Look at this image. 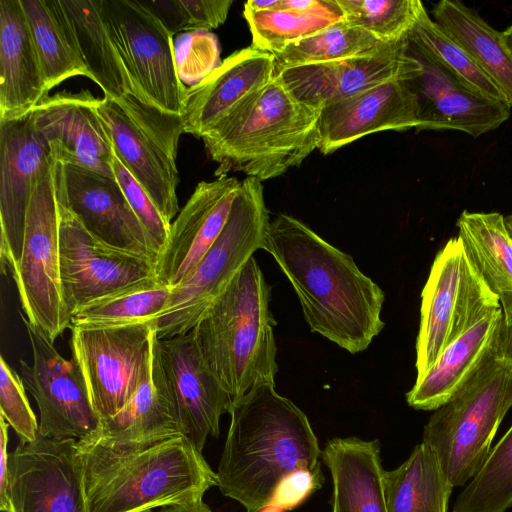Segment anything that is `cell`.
Returning <instances> with one entry per match:
<instances>
[{"instance_id": "obj_1", "label": "cell", "mask_w": 512, "mask_h": 512, "mask_svg": "<svg viewBox=\"0 0 512 512\" xmlns=\"http://www.w3.org/2000/svg\"><path fill=\"white\" fill-rule=\"evenodd\" d=\"M262 249L290 281L312 332L351 354L366 350L383 330V290L339 250L299 219L278 214Z\"/></svg>"}, {"instance_id": "obj_2", "label": "cell", "mask_w": 512, "mask_h": 512, "mask_svg": "<svg viewBox=\"0 0 512 512\" xmlns=\"http://www.w3.org/2000/svg\"><path fill=\"white\" fill-rule=\"evenodd\" d=\"M229 414L217 486L247 512L267 508L296 474L322 476V451L308 417L275 385L253 388L233 401Z\"/></svg>"}, {"instance_id": "obj_3", "label": "cell", "mask_w": 512, "mask_h": 512, "mask_svg": "<svg viewBox=\"0 0 512 512\" xmlns=\"http://www.w3.org/2000/svg\"><path fill=\"white\" fill-rule=\"evenodd\" d=\"M88 512H143L203 498L217 474L190 441L176 435L146 446L77 440Z\"/></svg>"}, {"instance_id": "obj_4", "label": "cell", "mask_w": 512, "mask_h": 512, "mask_svg": "<svg viewBox=\"0 0 512 512\" xmlns=\"http://www.w3.org/2000/svg\"><path fill=\"white\" fill-rule=\"evenodd\" d=\"M321 110L298 101L275 76L202 137L215 175L259 181L299 166L319 147Z\"/></svg>"}, {"instance_id": "obj_5", "label": "cell", "mask_w": 512, "mask_h": 512, "mask_svg": "<svg viewBox=\"0 0 512 512\" xmlns=\"http://www.w3.org/2000/svg\"><path fill=\"white\" fill-rule=\"evenodd\" d=\"M271 287L251 257L207 309L193 332L212 373L234 400L278 371Z\"/></svg>"}, {"instance_id": "obj_6", "label": "cell", "mask_w": 512, "mask_h": 512, "mask_svg": "<svg viewBox=\"0 0 512 512\" xmlns=\"http://www.w3.org/2000/svg\"><path fill=\"white\" fill-rule=\"evenodd\" d=\"M269 223L263 185L256 178L246 177L219 237L181 282L170 289L165 307L152 320L158 339L194 329L254 252L262 249Z\"/></svg>"}, {"instance_id": "obj_7", "label": "cell", "mask_w": 512, "mask_h": 512, "mask_svg": "<svg viewBox=\"0 0 512 512\" xmlns=\"http://www.w3.org/2000/svg\"><path fill=\"white\" fill-rule=\"evenodd\" d=\"M511 406L512 371L496 361L493 350L475 375L434 410L422 442L433 450L453 488L480 470Z\"/></svg>"}, {"instance_id": "obj_8", "label": "cell", "mask_w": 512, "mask_h": 512, "mask_svg": "<svg viewBox=\"0 0 512 512\" xmlns=\"http://www.w3.org/2000/svg\"><path fill=\"white\" fill-rule=\"evenodd\" d=\"M499 308V298L481 278L461 240L458 236L449 239L435 256L421 293L417 377L426 373L451 343Z\"/></svg>"}, {"instance_id": "obj_9", "label": "cell", "mask_w": 512, "mask_h": 512, "mask_svg": "<svg viewBox=\"0 0 512 512\" xmlns=\"http://www.w3.org/2000/svg\"><path fill=\"white\" fill-rule=\"evenodd\" d=\"M13 280L26 319L54 344L56 338L71 327V317L61 288L53 156L37 177L27 212L20 265Z\"/></svg>"}, {"instance_id": "obj_10", "label": "cell", "mask_w": 512, "mask_h": 512, "mask_svg": "<svg viewBox=\"0 0 512 512\" xmlns=\"http://www.w3.org/2000/svg\"><path fill=\"white\" fill-rule=\"evenodd\" d=\"M153 321L124 326L71 327L72 358L101 420L117 414L150 372Z\"/></svg>"}, {"instance_id": "obj_11", "label": "cell", "mask_w": 512, "mask_h": 512, "mask_svg": "<svg viewBox=\"0 0 512 512\" xmlns=\"http://www.w3.org/2000/svg\"><path fill=\"white\" fill-rule=\"evenodd\" d=\"M106 31L137 89L162 111L181 116L187 87L180 81L173 35L140 0H98Z\"/></svg>"}, {"instance_id": "obj_12", "label": "cell", "mask_w": 512, "mask_h": 512, "mask_svg": "<svg viewBox=\"0 0 512 512\" xmlns=\"http://www.w3.org/2000/svg\"><path fill=\"white\" fill-rule=\"evenodd\" d=\"M152 375L167 400L180 434L202 452L219 435L220 418L233 399L208 367L193 330L153 341Z\"/></svg>"}, {"instance_id": "obj_13", "label": "cell", "mask_w": 512, "mask_h": 512, "mask_svg": "<svg viewBox=\"0 0 512 512\" xmlns=\"http://www.w3.org/2000/svg\"><path fill=\"white\" fill-rule=\"evenodd\" d=\"M61 3L90 79L144 133L177 157L179 139L185 133L181 116L162 111L137 89L106 31L98 0H61Z\"/></svg>"}, {"instance_id": "obj_14", "label": "cell", "mask_w": 512, "mask_h": 512, "mask_svg": "<svg viewBox=\"0 0 512 512\" xmlns=\"http://www.w3.org/2000/svg\"><path fill=\"white\" fill-rule=\"evenodd\" d=\"M58 212L61 288L70 317L94 299L156 277L153 260L102 242L59 202Z\"/></svg>"}, {"instance_id": "obj_15", "label": "cell", "mask_w": 512, "mask_h": 512, "mask_svg": "<svg viewBox=\"0 0 512 512\" xmlns=\"http://www.w3.org/2000/svg\"><path fill=\"white\" fill-rule=\"evenodd\" d=\"M8 499V512H88L77 439L19 441L9 453Z\"/></svg>"}, {"instance_id": "obj_16", "label": "cell", "mask_w": 512, "mask_h": 512, "mask_svg": "<svg viewBox=\"0 0 512 512\" xmlns=\"http://www.w3.org/2000/svg\"><path fill=\"white\" fill-rule=\"evenodd\" d=\"M32 347L33 364L20 360L23 384L39 412V434L48 438L83 439L99 431L82 373L72 358L64 359L54 344L20 313Z\"/></svg>"}, {"instance_id": "obj_17", "label": "cell", "mask_w": 512, "mask_h": 512, "mask_svg": "<svg viewBox=\"0 0 512 512\" xmlns=\"http://www.w3.org/2000/svg\"><path fill=\"white\" fill-rule=\"evenodd\" d=\"M52 156L32 111L0 121V259L4 274L18 272L27 212L37 177Z\"/></svg>"}, {"instance_id": "obj_18", "label": "cell", "mask_w": 512, "mask_h": 512, "mask_svg": "<svg viewBox=\"0 0 512 512\" xmlns=\"http://www.w3.org/2000/svg\"><path fill=\"white\" fill-rule=\"evenodd\" d=\"M55 180L58 202L88 232L112 247L157 262L158 251L114 176L55 161Z\"/></svg>"}, {"instance_id": "obj_19", "label": "cell", "mask_w": 512, "mask_h": 512, "mask_svg": "<svg viewBox=\"0 0 512 512\" xmlns=\"http://www.w3.org/2000/svg\"><path fill=\"white\" fill-rule=\"evenodd\" d=\"M419 68L407 37L376 51L341 60L277 69L276 77L300 102L315 109L350 97Z\"/></svg>"}, {"instance_id": "obj_20", "label": "cell", "mask_w": 512, "mask_h": 512, "mask_svg": "<svg viewBox=\"0 0 512 512\" xmlns=\"http://www.w3.org/2000/svg\"><path fill=\"white\" fill-rule=\"evenodd\" d=\"M408 51L419 64L406 77L418 101L417 132L456 130L477 138L509 119L511 106L506 102L490 99L463 85L409 39Z\"/></svg>"}, {"instance_id": "obj_21", "label": "cell", "mask_w": 512, "mask_h": 512, "mask_svg": "<svg viewBox=\"0 0 512 512\" xmlns=\"http://www.w3.org/2000/svg\"><path fill=\"white\" fill-rule=\"evenodd\" d=\"M240 186L241 181L228 176L197 184L171 223L158 255L155 274L159 282L176 286L201 260L222 232Z\"/></svg>"}, {"instance_id": "obj_22", "label": "cell", "mask_w": 512, "mask_h": 512, "mask_svg": "<svg viewBox=\"0 0 512 512\" xmlns=\"http://www.w3.org/2000/svg\"><path fill=\"white\" fill-rule=\"evenodd\" d=\"M407 76L325 106L319 118L318 149L329 154L372 133L416 130L420 124L419 106Z\"/></svg>"}, {"instance_id": "obj_23", "label": "cell", "mask_w": 512, "mask_h": 512, "mask_svg": "<svg viewBox=\"0 0 512 512\" xmlns=\"http://www.w3.org/2000/svg\"><path fill=\"white\" fill-rule=\"evenodd\" d=\"M89 90L46 96L32 111L55 161L114 176L113 149Z\"/></svg>"}, {"instance_id": "obj_24", "label": "cell", "mask_w": 512, "mask_h": 512, "mask_svg": "<svg viewBox=\"0 0 512 512\" xmlns=\"http://www.w3.org/2000/svg\"><path fill=\"white\" fill-rule=\"evenodd\" d=\"M274 55L253 47L232 53L196 86L187 88L185 133L201 138L276 76Z\"/></svg>"}, {"instance_id": "obj_25", "label": "cell", "mask_w": 512, "mask_h": 512, "mask_svg": "<svg viewBox=\"0 0 512 512\" xmlns=\"http://www.w3.org/2000/svg\"><path fill=\"white\" fill-rule=\"evenodd\" d=\"M96 111L114 155L150 196L171 224L179 210L176 158L144 133L113 100L98 99Z\"/></svg>"}, {"instance_id": "obj_26", "label": "cell", "mask_w": 512, "mask_h": 512, "mask_svg": "<svg viewBox=\"0 0 512 512\" xmlns=\"http://www.w3.org/2000/svg\"><path fill=\"white\" fill-rule=\"evenodd\" d=\"M47 88L21 0H0V121L22 117Z\"/></svg>"}, {"instance_id": "obj_27", "label": "cell", "mask_w": 512, "mask_h": 512, "mask_svg": "<svg viewBox=\"0 0 512 512\" xmlns=\"http://www.w3.org/2000/svg\"><path fill=\"white\" fill-rule=\"evenodd\" d=\"M501 319L502 307L451 343L433 366L416 378L406 394L409 406L435 410L457 393L493 352Z\"/></svg>"}, {"instance_id": "obj_28", "label": "cell", "mask_w": 512, "mask_h": 512, "mask_svg": "<svg viewBox=\"0 0 512 512\" xmlns=\"http://www.w3.org/2000/svg\"><path fill=\"white\" fill-rule=\"evenodd\" d=\"M321 459L333 484V512H387L378 440L333 438Z\"/></svg>"}, {"instance_id": "obj_29", "label": "cell", "mask_w": 512, "mask_h": 512, "mask_svg": "<svg viewBox=\"0 0 512 512\" xmlns=\"http://www.w3.org/2000/svg\"><path fill=\"white\" fill-rule=\"evenodd\" d=\"M433 20L473 59L512 106V50L503 32L458 0H441Z\"/></svg>"}, {"instance_id": "obj_30", "label": "cell", "mask_w": 512, "mask_h": 512, "mask_svg": "<svg viewBox=\"0 0 512 512\" xmlns=\"http://www.w3.org/2000/svg\"><path fill=\"white\" fill-rule=\"evenodd\" d=\"M456 225L470 261L501 307L512 305V238L504 216L465 210Z\"/></svg>"}, {"instance_id": "obj_31", "label": "cell", "mask_w": 512, "mask_h": 512, "mask_svg": "<svg viewBox=\"0 0 512 512\" xmlns=\"http://www.w3.org/2000/svg\"><path fill=\"white\" fill-rule=\"evenodd\" d=\"M47 91L73 76L90 79L61 0H21Z\"/></svg>"}, {"instance_id": "obj_32", "label": "cell", "mask_w": 512, "mask_h": 512, "mask_svg": "<svg viewBox=\"0 0 512 512\" xmlns=\"http://www.w3.org/2000/svg\"><path fill=\"white\" fill-rule=\"evenodd\" d=\"M176 435H181L178 425L151 368L124 408L101 420L99 431L88 437L111 446L138 447Z\"/></svg>"}, {"instance_id": "obj_33", "label": "cell", "mask_w": 512, "mask_h": 512, "mask_svg": "<svg viewBox=\"0 0 512 512\" xmlns=\"http://www.w3.org/2000/svg\"><path fill=\"white\" fill-rule=\"evenodd\" d=\"M452 489L424 442L399 467L383 474L387 512H447Z\"/></svg>"}, {"instance_id": "obj_34", "label": "cell", "mask_w": 512, "mask_h": 512, "mask_svg": "<svg viewBox=\"0 0 512 512\" xmlns=\"http://www.w3.org/2000/svg\"><path fill=\"white\" fill-rule=\"evenodd\" d=\"M170 289L156 277L135 283L79 307L71 317V327H114L152 321L165 307Z\"/></svg>"}, {"instance_id": "obj_35", "label": "cell", "mask_w": 512, "mask_h": 512, "mask_svg": "<svg viewBox=\"0 0 512 512\" xmlns=\"http://www.w3.org/2000/svg\"><path fill=\"white\" fill-rule=\"evenodd\" d=\"M390 43V42H389ZM377 37L345 21L336 22L303 38L275 55L277 69L341 60L367 54L383 47Z\"/></svg>"}, {"instance_id": "obj_36", "label": "cell", "mask_w": 512, "mask_h": 512, "mask_svg": "<svg viewBox=\"0 0 512 512\" xmlns=\"http://www.w3.org/2000/svg\"><path fill=\"white\" fill-rule=\"evenodd\" d=\"M408 39L463 85L490 99L506 102L494 83L469 54L428 15L425 8L409 32Z\"/></svg>"}, {"instance_id": "obj_37", "label": "cell", "mask_w": 512, "mask_h": 512, "mask_svg": "<svg viewBox=\"0 0 512 512\" xmlns=\"http://www.w3.org/2000/svg\"><path fill=\"white\" fill-rule=\"evenodd\" d=\"M512 506V426L459 494L453 512H506Z\"/></svg>"}, {"instance_id": "obj_38", "label": "cell", "mask_w": 512, "mask_h": 512, "mask_svg": "<svg viewBox=\"0 0 512 512\" xmlns=\"http://www.w3.org/2000/svg\"><path fill=\"white\" fill-rule=\"evenodd\" d=\"M344 21L385 43L406 38L425 8L420 0H337Z\"/></svg>"}, {"instance_id": "obj_39", "label": "cell", "mask_w": 512, "mask_h": 512, "mask_svg": "<svg viewBox=\"0 0 512 512\" xmlns=\"http://www.w3.org/2000/svg\"><path fill=\"white\" fill-rule=\"evenodd\" d=\"M252 45L256 50L277 55L289 45L311 36L336 21L286 10L244 8Z\"/></svg>"}, {"instance_id": "obj_40", "label": "cell", "mask_w": 512, "mask_h": 512, "mask_svg": "<svg viewBox=\"0 0 512 512\" xmlns=\"http://www.w3.org/2000/svg\"><path fill=\"white\" fill-rule=\"evenodd\" d=\"M173 53L178 77L188 88L199 84L222 62L218 38L205 30L176 35Z\"/></svg>"}, {"instance_id": "obj_41", "label": "cell", "mask_w": 512, "mask_h": 512, "mask_svg": "<svg viewBox=\"0 0 512 512\" xmlns=\"http://www.w3.org/2000/svg\"><path fill=\"white\" fill-rule=\"evenodd\" d=\"M231 5V0H163L158 7V17L173 36L189 31H210L226 21Z\"/></svg>"}, {"instance_id": "obj_42", "label": "cell", "mask_w": 512, "mask_h": 512, "mask_svg": "<svg viewBox=\"0 0 512 512\" xmlns=\"http://www.w3.org/2000/svg\"><path fill=\"white\" fill-rule=\"evenodd\" d=\"M0 414L21 442H33L39 423L30 406L21 376L0 357Z\"/></svg>"}, {"instance_id": "obj_43", "label": "cell", "mask_w": 512, "mask_h": 512, "mask_svg": "<svg viewBox=\"0 0 512 512\" xmlns=\"http://www.w3.org/2000/svg\"><path fill=\"white\" fill-rule=\"evenodd\" d=\"M112 169L129 205L146 229L159 255L167 241L171 224L165 220L147 192L114 153Z\"/></svg>"}, {"instance_id": "obj_44", "label": "cell", "mask_w": 512, "mask_h": 512, "mask_svg": "<svg viewBox=\"0 0 512 512\" xmlns=\"http://www.w3.org/2000/svg\"><path fill=\"white\" fill-rule=\"evenodd\" d=\"M273 10H286L336 22L344 21L337 0H276Z\"/></svg>"}, {"instance_id": "obj_45", "label": "cell", "mask_w": 512, "mask_h": 512, "mask_svg": "<svg viewBox=\"0 0 512 512\" xmlns=\"http://www.w3.org/2000/svg\"><path fill=\"white\" fill-rule=\"evenodd\" d=\"M322 483L323 476H314L310 473L296 474L283 483L274 501L277 500L281 507H290L305 495L320 488Z\"/></svg>"}, {"instance_id": "obj_46", "label": "cell", "mask_w": 512, "mask_h": 512, "mask_svg": "<svg viewBox=\"0 0 512 512\" xmlns=\"http://www.w3.org/2000/svg\"><path fill=\"white\" fill-rule=\"evenodd\" d=\"M494 357L499 364L512 371V305L502 307V319L495 340Z\"/></svg>"}, {"instance_id": "obj_47", "label": "cell", "mask_w": 512, "mask_h": 512, "mask_svg": "<svg viewBox=\"0 0 512 512\" xmlns=\"http://www.w3.org/2000/svg\"><path fill=\"white\" fill-rule=\"evenodd\" d=\"M8 427L4 417L0 414V510H9V452H8Z\"/></svg>"}, {"instance_id": "obj_48", "label": "cell", "mask_w": 512, "mask_h": 512, "mask_svg": "<svg viewBox=\"0 0 512 512\" xmlns=\"http://www.w3.org/2000/svg\"><path fill=\"white\" fill-rule=\"evenodd\" d=\"M156 512H213L203 501V498L164 506Z\"/></svg>"}, {"instance_id": "obj_49", "label": "cell", "mask_w": 512, "mask_h": 512, "mask_svg": "<svg viewBox=\"0 0 512 512\" xmlns=\"http://www.w3.org/2000/svg\"><path fill=\"white\" fill-rule=\"evenodd\" d=\"M503 35L512 50V24L509 25L503 32Z\"/></svg>"}, {"instance_id": "obj_50", "label": "cell", "mask_w": 512, "mask_h": 512, "mask_svg": "<svg viewBox=\"0 0 512 512\" xmlns=\"http://www.w3.org/2000/svg\"><path fill=\"white\" fill-rule=\"evenodd\" d=\"M506 228L512 238V214L504 217Z\"/></svg>"}, {"instance_id": "obj_51", "label": "cell", "mask_w": 512, "mask_h": 512, "mask_svg": "<svg viewBox=\"0 0 512 512\" xmlns=\"http://www.w3.org/2000/svg\"><path fill=\"white\" fill-rule=\"evenodd\" d=\"M143 512H154L153 510H147V511H143Z\"/></svg>"}]
</instances>
